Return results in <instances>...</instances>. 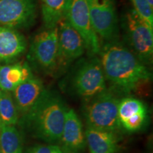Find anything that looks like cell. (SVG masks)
<instances>
[{
	"mask_svg": "<svg viewBox=\"0 0 153 153\" xmlns=\"http://www.w3.org/2000/svg\"><path fill=\"white\" fill-rule=\"evenodd\" d=\"M99 55L105 79L117 92H138L152 81L150 69L118 40L101 45Z\"/></svg>",
	"mask_w": 153,
	"mask_h": 153,
	"instance_id": "6da1fadb",
	"label": "cell"
},
{
	"mask_svg": "<svg viewBox=\"0 0 153 153\" xmlns=\"http://www.w3.org/2000/svg\"><path fill=\"white\" fill-rule=\"evenodd\" d=\"M68 110L60 96L46 90L25 117L34 136L53 144L60 138Z\"/></svg>",
	"mask_w": 153,
	"mask_h": 153,
	"instance_id": "7a4b0ae2",
	"label": "cell"
},
{
	"mask_svg": "<svg viewBox=\"0 0 153 153\" xmlns=\"http://www.w3.org/2000/svg\"><path fill=\"white\" fill-rule=\"evenodd\" d=\"M119 100L108 89L87 100L84 108L87 126L116 133L121 127L118 114Z\"/></svg>",
	"mask_w": 153,
	"mask_h": 153,
	"instance_id": "3957f363",
	"label": "cell"
},
{
	"mask_svg": "<svg viewBox=\"0 0 153 153\" xmlns=\"http://www.w3.org/2000/svg\"><path fill=\"white\" fill-rule=\"evenodd\" d=\"M127 43L132 52L145 65L152 64L153 28L140 16L135 9H129L123 19Z\"/></svg>",
	"mask_w": 153,
	"mask_h": 153,
	"instance_id": "277c9868",
	"label": "cell"
},
{
	"mask_svg": "<svg viewBox=\"0 0 153 153\" xmlns=\"http://www.w3.org/2000/svg\"><path fill=\"white\" fill-rule=\"evenodd\" d=\"M28 58L41 71L55 73L58 62V28H45L37 34L30 45Z\"/></svg>",
	"mask_w": 153,
	"mask_h": 153,
	"instance_id": "5b68a950",
	"label": "cell"
},
{
	"mask_svg": "<svg viewBox=\"0 0 153 153\" xmlns=\"http://www.w3.org/2000/svg\"><path fill=\"white\" fill-rule=\"evenodd\" d=\"M64 18L84 38L86 51L90 57L97 56L101 44L91 25L87 0H68Z\"/></svg>",
	"mask_w": 153,
	"mask_h": 153,
	"instance_id": "8992f818",
	"label": "cell"
},
{
	"mask_svg": "<svg viewBox=\"0 0 153 153\" xmlns=\"http://www.w3.org/2000/svg\"><path fill=\"white\" fill-rule=\"evenodd\" d=\"M106 79L99 57H91L78 68L72 79L76 94L86 100L106 90Z\"/></svg>",
	"mask_w": 153,
	"mask_h": 153,
	"instance_id": "52a82bcc",
	"label": "cell"
},
{
	"mask_svg": "<svg viewBox=\"0 0 153 153\" xmlns=\"http://www.w3.org/2000/svg\"><path fill=\"white\" fill-rule=\"evenodd\" d=\"M91 25L99 38L106 42L118 39L116 0H87Z\"/></svg>",
	"mask_w": 153,
	"mask_h": 153,
	"instance_id": "ba28073f",
	"label": "cell"
},
{
	"mask_svg": "<svg viewBox=\"0 0 153 153\" xmlns=\"http://www.w3.org/2000/svg\"><path fill=\"white\" fill-rule=\"evenodd\" d=\"M37 17L36 0H0V26L28 28L35 24Z\"/></svg>",
	"mask_w": 153,
	"mask_h": 153,
	"instance_id": "9c48e42d",
	"label": "cell"
},
{
	"mask_svg": "<svg viewBox=\"0 0 153 153\" xmlns=\"http://www.w3.org/2000/svg\"><path fill=\"white\" fill-rule=\"evenodd\" d=\"M57 70L65 69L82 56L86 51L85 40L75 28L63 17L58 25Z\"/></svg>",
	"mask_w": 153,
	"mask_h": 153,
	"instance_id": "30bf717a",
	"label": "cell"
},
{
	"mask_svg": "<svg viewBox=\"0 0 153 153\" xmlns=\"http://www.w3.org/2000/svg\"><path fill=\"white\" fill-rule=\"evenodd\" d=\"M57 143L64 153H82L87 146L81 120L72 108L67 111L62 135Z\"/></svg>",
	"mask_w": 153,
	"mask_h": 153,
	"instance_id": "8fae6325",
	"label": "cell"
},
{
	"mask_svg": "<svg viewBox=\"0 0 153 153\" xmlns=\"http://www.w3.org/2000/svg\"><path fill=\"white\" fill-rule=\"evenodd\" d=\"M118 114L120 126L129 132L140 130L148 118V109L145 104L133 97L120 99Z\"/></svg>",
	"mask_w": 153,
	"mask_h": 153,
	"instance_id": "7c38bea8",
	"label": "cell"
},
{
	"mask_svg": "<svg viewBox=\"0 0 153 153\" xmlns=\"http://www.w3.org/2000/svg\"><path fill=\"white\" fill-rule=\"evenodd\" d=\"M46 90L43 82L33 76L19 85L13 91L17 111L26 116L35 106Z\"/></svg>",
	"mask_w": 153,
	"mask_h": 153,
	"instance_id": "4fadbf2b",
	"label": "cell"
},
{
	"mask_svg": "<svg viewBox=\"0 0 153 153\" xmlns=\"http://www.w3.org/2000/svg\"><path fill=\"white\" fill-rule=\"evenodd\" d=\"M27 42L24 36L14 28L0 26V61L14 60L25 52Z\"/></svg>",
	"mask_w": 153,
	"mask_h": 153,
	"instance_id": "5bb4252c",
	"label": "cell"
},
{
	"mask_svg": "<svg viewBox=\"0 0 153 153\" xmlns=\"http://www.w3.org/2000/svg\"><path fill=\"white\" fill-rule=\"evenodd\" d=\"M116 133L87 126L85 134L89 153H117L119 146Z\"/></svg>",
	"mask_w": 153,
	"mask_h": 153,
	"instance_id": "9a60e30c",
	"label": "cell"
},
{
	"mask_svg": "<svg viewBox=\"0 0 153 153\" xmlns=\"http://www.w3.org/2000/svg\"><path fill=\"white\" fill-rule=\"evenodd\" d=\"M33 76L31 69L26 62L0 67V90L13 91Z\"/></svg>",
	"mask_w": 153,
	"mask_h": 153,
	"instance_id": "2e32d148",
	"label": "cell"
},
{
	"mask_svg": "<svg viewBox=\"0 0 153 153\" xmlns=\"http://www.w3.org/2000/svg\"><path fill=\"white\" fill-rule=\"evenodd\" d=\"M68 0H41L42 19L45 28L57 27L65 11Z\"/></svg>",
	"mask_w": 153,
	"mask_h": 153,
	"instance_id": "e0dca14e",
	"label": "cell"
},
{
	"mask_svg": "<svg viewBox=\"0 0 153 153\" xmlns=\"http://www.w3.org/2000/svg\"><path fill=\"white\" fill-rule=\"evenodd\" d=\"M1 153H22V141L14 126H0Z\"/></svg>",
	"mask_w": 153,
	"mask_h": 153,
	"instance_id": "ac0fdd59",
	"label": "cell"
},
{
	"mask_svg": "<svg viewBox=\"0 0 153 153\" xmlns=\"http://www.w3.org/2000/svg\"><path fill=\"white\" fill-rule=\"evenodd\" d=\"M18 118V111L10 92L1 90L0 126H14Z\"/></svg>",
	"mask_w": 153,
	"mask_h": 153,
	"instance_id": "d6986e66",
	"label": "cell"
},
{
	"mask_svg": "<svg viewBox=\"0 0 153 153\" xmlns=\"http://www.w3.org/2000/svg\"><path fill=\"white\" fill-rule=\"evenodd\" d=\"M133 9L151 28H153V8L146 0H130Z\"/></svg>",
	"mask_w": 153,
	"mask_h": 153,
	"instance_id": "ffe728a7",
	"label": "cell"
},
{
	"mask_svg": "<svg viewBox=\"0 0 153 153\" xmlns=\"http://www.w3.org/2000/svg\"><path fill=\"white\" fill-rule=\"evenodd\" d=\"M27 153H64L57 145H36L28 149Z\"/></svg>",
	"mask_w": 153,
	"mask_h": 153,
	"instance_id": "44dd1931",
	"label": "cell"
},
{
	"mask_svg": "<svg viewBox=\"0 0 153 153\" xmlns=\"http://www.w3.org/2000/svg\"><path fill=\"white\" fill-rule=\"evenodd\" d=\"M146 1H148L149 4H150L151 7H152L153 8V0H146Z\"/></svg>",
	"mask_w": 153,
	"mask_h": 153,
	"instance_id": "7402d4cb",
	"label": "cell"
},
{
	"mask_svg": "<svg viewBox=\"0 0 153 153\" xmlns=\"http://www.w3.org/2000/svg\"><path fill=\"white\" fill-rule=\"evenodd\" d=\"M0 153H1V150H0Z\"/></svg>",
	"mask_w": 153,
	"mask_h": 153,
	"instance_id": "603a6c76",
	"label": "cell"
},
{
	"mask_svg": "<svg viewBox=\"0 0 153 153\" xmlns=\"http://www.w3.org/2000/svg\"><path fill=\"white\" fill-rule=\"evenodd\" d=\"M0 93H1V90H0Z\"/></svg>",
	"mask_w": 153,
	"mask_h": 153,
	"instance_id": "cb8c5ba5",
	"label": "cell"
}]
</instances>
